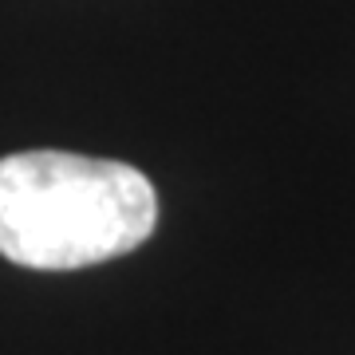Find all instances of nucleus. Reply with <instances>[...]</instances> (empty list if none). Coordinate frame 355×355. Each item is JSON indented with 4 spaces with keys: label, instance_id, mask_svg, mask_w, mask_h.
Here are the masks:
<instances>
[{
    "label": "nucleus",
    "instance_id": "f257e3e1",
    "mask_svg": "<svg viewBox=\"0 0 355 355\" xmlns=\"http://www.w3.org/2000/svg\"><path fill=\"white\" fill-rule=\"evenodd\" d=\"M158 225V193L139 166L67 150L0 158V257L71 272L135 253Z\"/></svg>",
    "mask_w": 355,
    "mask_h": 355
}]
</instances>
